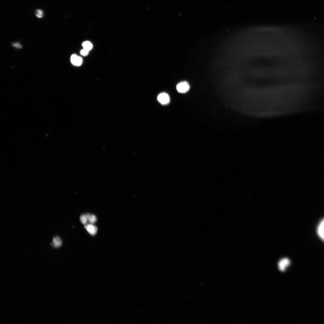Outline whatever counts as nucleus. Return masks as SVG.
<instances>
[{
    "instance_id": "6e6552de",
    "label": "nucleus",
    "mask_w": 324,
    "mask_h": 324,
    "mask_svg": "<svg viewBox=\"0 0 324 324\" xmlns=\"http://www.w3.org/2000/svg\"><path fill=\"white\" fill-rule=\"evenodd\" d=\"M87 215L88 222L92 224H94L96 222L97 219L95 215L88 213L87 214Z\"/></svg>"
},
{
    "instance_id": "20e7f679",
    "label": "nucleus",
    "mask_w": 324,
    "mask_h": 324,
    "mask_svg": "<svg viewBox=\"0 0 324 324\" xmlns=\"http://www.w3.org/2000/svg\"><path fill=\"white\" fill-rule=\"evenodd\" d=\"M84 227L88 232L92 235H95L97 233V228L93 224H86L85 226Z\"/></svg>"
},
{
    "instance_id": "9d476101",
    "label": "nucleus",
    "mask_w": 324,
    "mask_h": 324,
    "mask_svg": "<svg viewBox=\"0 0 324 324\" xmlns=\"http://www.w3.org/2000/svg\"><path fill=\"white\" fill-rule=\"evenodd\" d=\"M80 220L82 223L84 225H86L88 222L87 214L82 215L80 217Z\"/></svg>"
},
{
    "instance_id": "7ed1b4c3",
    "label": "nucleus",
    "mask_w": 324,
    "mask_h": 324,
    "mask_svg": "<svg viewBox=\"0 0 324 324\" xmlns=\"http://www.w3.org/2000/svg\"><path fill=\"white\" fill-rule=\"evenodd\" d=\"M157 100L161 104L166 105L169 103L170 101V98L168 94L165 93H162L159 95L157 97Z\"/></svg>"
},
{
    "instance_id": "f03ea898",
    "label": "nucleus",
    "mask_w": 324,
    "mask_h": 324,
    "mask_svg": "<svg viewBox=\"0 0 324 324\" xmlns=\"http://www.w3.org/2000/svg\"><path fill=\"white\" fill-rule=\"evenodd\" d=\"M290 264V261L287 258H284L279 261L278 263L279 270L282 272L285 271L287 268Z\"/></svg>"
},
{
    "instance_id": "0eeeda50",
    "label": "nucleus",
    "mask_w": 324,
    "mask_h": 324,
    "mask_svg": "<svg viewBox=\"0 0 324 324\" xmlns=\"http://www.w3.org/2000/svg\"><path fill=\"white\" fill-rule=\"evenodd\" d=\"M62 242L60 238L58 237H54L53 240L52 245L55 248H57L61 247Z\"/></svg>"
},
{
    "instance_id": "423d86ee",
    "label": "nucleus",
    "mask_w": 324,
    "mask_h": 324,
    "mask_svg": "<svg viewBox=\"0 0 324 324\" xmlns=\"http://www.w3.org/2000/svg\"><path fill=\"white\" fill-rule=\"evenodd\" d=\"M71 61L72 63L75 65L79 66L82 63V58L75 54L72 55L71 57Z\"/></svg>"
},
{
    "instance_id": "39448f33",
    "label": "nucleus",
    "mask_w": 324,
    "mask_h": 324,
    "mask_svg": "<svg viewBox=\"0 0 324 324\" xmlns=\"http://www.w3.org/2000/svg\"><path fill=\"white\" fill-rule=\"evenodd\" d=\"M317 232L320 238L324 241V219L321 221L318 225Z\"/></svg>"
},
{
    "instance_id": "f257e3e1",
    "label": "nucleus",
    "mask_w": 324,
    "mask_h": 324,
    "mask_svg": "<svg viewBox=\"0 0 324 324\" xmlns=\"http://www.w3.org/2000/svg\"><path fill=\"white\" fill-rule=\"evenodd\" d=\"M190 86L188 82H182L177 85L176 89L180 93H184L187 92L190 89Z\"/></svg>"
},
{
    "instance_id": "f8f14e48",
    "label": "nucleus",
    "mask_w": 324,
    "mask_h": 324,
    "mask_svg": "<svg viewBox=\"0 0 324 324\" xmlns=\"http://www.w3.org/2000/svg\"><path fill=\"white\" fill-rule=\"evenodd\" d=\"M89 51L85 49H83L80 52L81 54L84 56H86L87 55L88 53H89Z\"/></svg>"
},
{
    "instance_id": "9b49d317",
    "label": "nucleus",
    "mask_w": 324,
    "mask_h": 324,
    "mask_svg": "<svg viewBox=\"0 0 324 324\" xmlns=\"http://www.w3.org/2000/svg\"><path fill=\"white\" fill-rule=\"evenodd\" d=\"M36 16L39 18H42L43 16V12L40 9H37L36 11Z\"/></svg>"
},
{
    "instance_id": "1a4fd4ad",
    "label": "nucleus",
    "mask_w": 324,
    "mask_h": 324,
    "mask_svg": "<svg viewBox=\"0 0 324 324\" xmlns=\"http://www.w3.org/2000/svg\"><path fill=\"white\" fill-rule=\"evenodd\" d=\"M82 46L84 49L90 51L93 48L92 44L89 41H85L82 44Z\"/></svg>"
},
{
    "instance_id": "ddd939ff",
    "label": "nucleus",
    "mask_w": 324,
    "mask_h": 324,
    "mask_svg": "<svg viewBox=\"0 0 324 324\" xmlns=\"http://www.w3.org/2000/svg\"><path fill=\"white\" fill-rule=\"evenodd\" d=\"M13 46L18 48H21L22 47V45L19 43H14L13 45Z\"/></svg>"
}]
</instances>
